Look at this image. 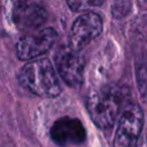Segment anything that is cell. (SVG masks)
I'll use <instances>...</instances> for the list:
<instances>
[{
	"instance_id": "cell-1",
	"label": "cell",
	"mask_w": 147,
	"mask_h": 147,
	"mask_svg": "<svg viewBox=\"0 0 147 147\" xmlns=\"http://www.w3.org/2000/svg\"><path fill=\"white\" fill-rule=\"evenodd\" d=\"M21 85L31 93L51 98L61 93L59 74L48 59H33L22 67L18 74Z\"/></svg>"
},
{
	"instance_id": "cell-2",
	"label": "cell",
	"mask_w": 147,
	"mask_h": 147,
	"mask_svg": "<svg viewBox=\"0 0 147 147\" xmlns=\"http://www.w3.org/2000/svg\"><path fill=\"white\" fill-rule=\"evenodd\" d=\"M124 102V92L117 87L106 86L93 92L87 101V109L94 124L101 129L111 127Z\"/></svg>"
},
{
	"instance_id": "cell-3",
	"label": "cell",
	"mask_w": 147,
	"mask_h": 147,
	"mask_svg": "<svg viewBox=\"0 0 147 147\" xmlns=\"http://www.w3.org/2000/svg\"><path fill=\"white\" fill-rule=\"evenodd\" d=\"M56 40V32L52 28H38L28 31L16 44L17 57L22 61L37 59L48 52Z\"/></svg>"
},
{
	"instance_id": "cell-4",
	"label": "cell",
	"mask_w": 147,
	"mask_h": 147,
	"mask_svg": "<svg viewBox=\"0 0 147 147\" xmlns=\"http://www.w3.org/2000/svg\"><path fill=\"white\" fill-rule=\"evenodd\" d=\"M47 18V11L41 0H13L11 20L21 31H31L40 28Z\"/></svg>"
},
{
	"instance_id": "cell-5",
	"label": "cell",
	"mask_w": 147,
	"mask_h": 147,
	"mask_svg": "<svg viewBox=\"0 0 147 147\" xmlns=\"http://www.w3.org/2000/svg\"><path fill=\"white\" fill-rule=\"evenodd\" d=\"M142 123L144 115L141 108L137 103L126 106L118 121L114 145L117 147L134 146L140 136Z\"/></svg>"
},
{
	"instance_id": "cell-6",
	"label": "cell",
	"mask_w": 147,
	"mask_h": 147,
	"mask_svg": "<svg viewBox=\"0 0 147 147\" xmlns=\"http://www.w3.org/2000/svg\"><path fill=\"white\" fill-rule=\"evenodd\" d=\"M102 31V20L99 14L86 11L78 16L72 24L69 45L75 51H82Z\"/></svg>"
},
{
	"instance_id": "cell-7",
	"label": "cell",
	"mask_w": 147,
	"mask_h": 147,
	"mask_svg": "<svg viewBox=\"0 0 147 147\" xmlns=\"http://www.w3.org/2000/svg\"><path fill=\"white\" fill-rule=\"evenodd\" d=\"M56 70L64 83L77 86L83 80L84 62L78 55V51L69 46H61L55 54Z\"/></svg>"
},
{
	"instance_id": "cell-8",
	"label": "cell",
	"mask_w": 147,
	"mask_h": 147,
	"mask_svg": "<svg viewBox=\"0 0 147 147\" xmlns=\"http://www.w3.org/2000/svg\"><path fill=\"white\" fill-rule=\"evenodd\" d=\"M51 137L55 144L61 146L78 145L85 141L86 131L78 118L62 117L53 124Z\"/></svg>"
},
{
	"instance_id": "cell-9",
	"label": "cell",
	"mask_w": 147,
	"mask_h": 147,
	"mask_svg": "<svg viewBox=\"0 0 147 147\" xmlns=\"http://www.w3.org/2000/svg\"><path fill=\"white\" fill-rule=\"evenodd\" d=\"M137 87L144 102H147V64H140L136 71Z\"/></svg>"
},
{
	"instance_id": "cell-10",
	"label": "cell",
	"mask_w": 147,
	"mask_h": 147,
	"mask_svg": "<svg viewBox=\"0 0 147 147\" xmlns=\"http://www.w3.org/2000/svg\"><path fill=\"white\" fill-rule=\"evenodd\" d=\"M103 0H67L68 6L74 11H85L100 6Z\"/></svg>"
}]
</instances>
